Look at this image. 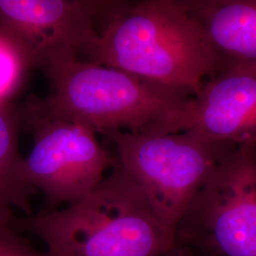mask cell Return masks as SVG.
<instances>
[{"label": "cell", "instance_id": "10", "mask_svg": "<svg viewBox=\"0 0 256 256\" xmlns=\"http://www.w3.org/2000/svg\"><path fill=\"white\" fill-rule=\"evenodd\" d=\"M20 128L16 106L0 102V210L16 207L28 216L32 214L30 200L37 192L22 178L24 158L19 152Z\"/></svg>", "mask_w": 256, "mask_h": 256}, {"label": "cell", "instance_id": "12", "mask_svg": "<svg viewBox=\"0 0 256 256\" xmlns=\"http://www.w3.org/2000/svg\"><path fill=\"white\" fill-rule=\"evenodd\" d=\"M24 68H26L16 50L0 38V102H4L18 88Z\"/></svg>", "mask_w": 256, "mask_h": 256}, {"label": "cell", "instance_id": "6", "mask_svg": "<svg viewBox=\"0 0 256 256\" xmlns=\"http://www.w3.org/2000/svg\"><path fill=\"white\" fill-rule=\"evenodd\" d=\"M126 1L0 0V36L25 68L88 55Z\"/></svg>", "mask_w": 256, "mask_h": 256}, {"label": "cell", "instance_id": "13", "mask_svg": "<svg viewBox=\"0 0 256 256\" xmlns=\"http://www.w3.org/2000/svg\"><path fill=\"white\" fill-rule=\"evenodd\" d=\"M0 38H2V37H1V36H0Z\"/></svg>", "mask_w": 256, "mask_h": 256}, {"label": "cell", "instance_id": "2", "mask_svg": "<svg viewBox=\"0 0 256 256\" xmlns=\"http://www.w3.org/2000/svg\"><path fill=\"white\" fill-rule=\"evenodd\" d=\"M10 225L43 241L48 256H165L174 240L120 165L81 200Z\"/></svg>", "mask_w": 256, "mask_h": 256}, {"label": "cell", "instance_id": "8", "mask_svg": "<svg viewBox=\"0 0 256 256\" xmlns=\"http://www.w3.org/2000/svg\"><path fill=\"white\" fill-rule=\"evenodd\" d=\"M194 131L236 146L256 144V70L234 68L208 79L187 102L172 133Z\"/></svg>", "mask_w": 256, "mask_h": 256}, {"label": "cell", "instance_id": "1", "mask_svg": "<svg viewBox=\"0 0 256 256\" xmlns=\"http://www.w3.org/2000/svg\"><path fill=\"white\" fill-rule=\"evenodd\" d=\"M48 82L45 97L30 96L16 108L26 130L52 120L76 122L96 131L171 134L174 122L194 93L126 70L80 59L42 70Z\"/></svg>", "mask_w": 256, "mask_h": 256}, {"label": "cell", "instance_id": "5", "mask_svg": "<svg viewBox=\"0 0 256 256\" xmlns=\"http://www.w3.org/2000/svg\"><path fill=\"white\" fill-rule=\"evenodd\" d=\"M165 256H256V144L238 146L216 167Z\"/></svg>", "mask_w": 256, "mask_h": 256}, {"label": "cell", "instance_id": "11", "mask_svg": "<svg viewBox=\"0 0 256 256\" xmlns=\"http://www.w3.org/2000/svg\"><path fill=\"white\" fill-rule=\"evenodd\" d=\"M14 216L12 209L0 210V256H48L12 227Z\"/></svg>", "mask_w": 256, "mask_h": 256}, {"label": "cell", "instance_id": "3", "mask_svg": "<svg viewBox=\"0 0 256 256\" xmlns=\"http://www.w3.org/2000/svg\"><path fill=\"white\" fill-rule=\"evenodd\" d=\"M196 94L218 64L188 0L126 1L88 60Z\"/></svg>", "mask_w": 256, "mask_h": 256}, {"label": "cell", "instance_id": "9", "mask_svg": "<svg viewBox=\"0 0 256 256\" xmlns=\"http://www.w3.org/2000/svg\"><path fill=\"white\" fill-rule=\"evenodd\" d=\"M218 64L256 70V0H188Z\"/></svg>", "mask_w": 256, "mask_h": 256}, {"label": "cell", "instance_id": "7", "mask_svg": "<svg viewBox=\"0 0 256 256\" xmlns=\"http://www.w3.org/2000/svg\"><path fill=\"white\" fill-rule=\"evenodd\" d=\"M34 146L22 164L28 187L44 194L50 210L81 200L104 180L117 158L102 146L96 131L76 122L52 120L28 129Z\"/></svg>", "mask_w": 256, "mask_h": 256}, {"label": "cell", "instance_id": "4", "mask_svg": "<svg viewBox=\"0 0 256 256\" xmlns=\"http://www.w3.org/2000/svg\"><path fill=\"white\" fill-rule=\"evenodd\" d=\"M102 135L114 144L120 166L173 236L194 194L238 146L190 130L162 135L114 130Z\"/></svg>", "mask_w": 256, "mask_h": 256}]
</instances>
